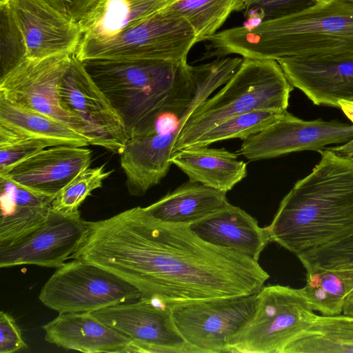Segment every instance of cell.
<instances>
[{
    "label": "cell",
    "mask_w": 353,
    "mask_h": 353,
    "mask_svg": "<svg viewBox=\"0 0 353 353\" xmlns=\"http://www.w3.org/2000/svg\"><path fill=\"white\" fill-rule=\"evenodd\" d=\"M70 259L101 267L137 288L141 298L169 306L256 294L270 277L258 261L205 241L188 225L159 220L141 207L88 221Z\"/></svg>",
    "instance_id": "1"
},
{
    "label": "cell",
    "mask_w": 353,
    "mask_h": 353,
    "mask_svg": "<svg viewBox=\"0 0 353 353\" xmlns=\"http://www.w3.org/2000/svg\"><path fill=\"white\" fill-rule=\"evenodd\" d=\"M205 41V57L236 54L278 61L353 52V0L314 3L252 28L218 32Z\"/></svg>",
    "instance_id": "2"
},
{
    "label": "cell",
    "mask_w": 353,
    "mask_h": 353,
    "mask_svg": "<svg viewBox=\"0 0 353 353\" xmlns=\"http://www.w3.org/2000/svg\"><path fill=\"white\" fill-rule=\"evenodd\" d=\"M281 200L266 226L270 241L296 256L353 234V161L326 148Z\"/></svg>",
    "instance_id": "3"
},
{
    "label": "cell",
    "mask_w": 353,
    "mask_h": 353,
    "mask_svg": "<svg viewBox=\"0 0 353 353\" xmlns=\"http://www.w3.org/2000/svg\"><path fill=\"white\" fill-rule=\"evenodd\" d=\"M121 117L132 139L148 132L165 101L188 76L185 61L89 59L81 61Z\"/></svg>",
    "instance_id": "4"
},
{
    "label": "cell",
    "mask_w": 353,
    "mask_h": 353,
    "mask_svg": "<svg viewBox=\"0 0 353 353\" xmlns=\"http://www.w3.org/2000/svg\"><path fill=\"white\" fill-rule=\"evenodd\" d=\"M293 88L276 61L243 58L223 87L188 118L173 153L190 148L203 134L235 116L256 110L286 111Z\"/></svg>",
    "instance_id": "5"
},
{
    "label": "cell",
    "mask_w": 353,
    "mask_h": 353,
    "mask_svg": "<svg viewBox=\"0 0 353 353\" xmlns=\"http://www.w3.org/2000/svg\"><path fill=\"white\" fill-rule=\"evenodd\" d=\"M196 43L190 23L165 7L112 37L81 40L75 56L79 61L99 58L185 61Z\"/></svg>",
    "instance_id": "6"
},
{
    "label": "cell",
    "mask_w": 353,
    "mask_h": 353,
    "mask_svg": "<svg viewBox=\"0 0 353 353\" xmlns=\"http://www.w3.org/2000/svg\"><path fill=\"white\" fill-rule=\"evenodd\" d=\"M316 316L302 288L263 286L252 316L228 340L226 352L283 353Z\"/></svg>",
    "instance_id": "7"
},
{
    "label": "cell",
    "mask_w": 353,
    "mask_h": 353,
    "mask_svg": "<svg viewBox=\"0 0 353 353\" xmlns=\"http://www.w3.org/2000/svg\"><path fill=\"white\" fill-rule=\"evenodd\" d=\"M141 297L140 291L121 277L77 259L57 268L39 295L45 306L59 314L93 312Z\"/></svg>",
    "instance_id": "8"
},
{
    "label": "cell",
    "mask_w": 353,
    "mask_h": 353,
    "mask_svg": "<svg viewBox=\"0 0 353 353\" xmlns=\"http://www.w3.org/2000/svg\"><path fill=\"white\" fill-rule=\"evenodd\" d=\"M257 293L191 301L171 306L178 330L198 353L226 352L228 340L252 316Z\"/></svg>",
    "instance_id": "9"
},
{
    "label": "cell",
    "mask_w": 353,
    "mask_h": 353,
    "mask_svg": "<svg viewBox=\"0 0 353 353\" xmlns=\"http://www.w3.org/2000/svg\"><path fill=\"white\" fill-rule=\"evenodd\" d=\"M59 96L62 108L82 123L90 144L122 152L128 140L123 123L75 54L61 78Z\"/></svg>",
    "instance_id": "10"
},
{
    "label": "cell",
    "mask_w": 353,
    "mask_h": 353,
    "mask_svg": "<svg viewBox=\"0 0 353 353\" xmlns=\"http://www.w3.org/2000/svg\"><path fill=\"white\" fill-rule=\"evenodd\" d=\"M106 325L129 337V353H198L182 336L171 306L147 298L92 312Z\"/></svg>",
    "instance_id": "11"
},
{
    "label": "cell",
    "mask_w": 353,
    "mask_h": 353,
    "mask_svg": "<svg viewBox=\"0 0 353 353\" xmlns=\"http://www.w3.org/2000/svg\"><path fill=\"white\" fill-rule=\"evenodd\" d=\"M352 139V124L321 119L305 121L286 110L270 125L244 140L238 154L254 161L303 150L319 152L326 145L344 144Z\"/></svg>",
    "instance_id": "12"
},
{
    "label": "cell",
    "mask_w": 353,
    "mask_h": 353,
    "mask_svg": "<svg viewBox=\"0 0 353 353\" xmlns=\"http://www.w3.org/2000/svg\"><path fill=\"white\" fill-rule=\"evenodd\" d=\"M73 54L28 59L0 77V97L61 121L85 137L82 123L62 108L59 96L61 78Z\"/></svg>",
    "instance_id": "13"
},
{
    "label": "cell",
    "mask_w": 353,
    "mask_h": 353,
    "mask_svg": "<svg viewBox=\"0 0 353 353\" xmlns=\"http://www.w3.org/2000/svg\"><path fill=\"white\" fill-rule=\"evenodd\" d=\"M88 229L80 212H50L40 225L19 239L0 245V268L35 265L59 268L76 251Z\"/></svg>",
    "instance_id": "14"
},
{
    "label": "cell",
    "mask_w": 353,
    "mask_h": 353,
    "mask_svg": "<svg viewBox=\"0 0 353 353\" xmlns=\"http://www.w3.org/2000/svg\"><path fill=\"white\" fill-rule=\"evenodd\" d=\"M5 1L22 32L29 59L75 54L82 37L79 23L43 0Z\"/></svg>",
    "instance_id": "15"
},
{
    "label": "cell",
    "mask_w": 353,
    "mask_h": 353,
    "mask_svg": "<svg viewBox=\"0 0 353 353\" xmlns=\"http://www.w3.org/2000/svg\"><path fill=\"white\" fill-rule=\"evenodd\" d=\"M294 88L316 105L353 101V52L276 61Z\"/></svg>",
    "instance_id": "16"
},
{
    "label": "cell",
    "mask_w": 353,
    "mask_h": 353,
    "mask_svg": "<svg viewBox=\"0 0 353 353\" xmlns=\"http://www.w3.org/2000/svg\"><path fill=\"white\" fill-rule=\"evenodd\" d=\"M91 161V151L83 147L51 146L34 154L0 176L55 197L77 174L89 168Z\"/></svg>",
    "instance_id": "17"
},
{
    "label": "cell",
    "mask_w": 353,
    "mask_h": 353,
    "mask_svg": "<svg viewBox=\"0 0 353 353\" xmlns=\"http://www.w3.org/2000/svg\"><path fill=\"white\" fill-rule=\"evenodd\" d=\"M42 328L47 342L85 353H129L132 342L92 312L59 314Z\"/></svg>",
    "instance_id": "18"
},
{
    "label": "cell",
    "mask_w": 353,
    "mask_h": 353,
    "mask_svg": "<svg viewBox=\"0 0 353 353\" xmlns=\"http://www.w3.org/2000/svg\"><path fill=\"white\" fill-rule=\"evenodd\" d=\"M189 225L205 241L258 261L270 241L266 228L241 208L230 205Z\"/></svg>",
    "instance_id": "19"
},
{
    "label": "cell",
    "mask_w": 353,
    "mask_h": 353,
    "mask_svg": "<svg viewBox=\"0 0 353 353\" xmlns=\"http://www.w3.org/2000/svg\"><path fill=\"white\" fill-rule=\"evenodd\" d=\"M54 198L0 176V245L19 239L43 223Z\"/></svg>",
    "instance_id": "20"
},
{
    "label": "cell",
    "mask_w": 353,
    "mask_h": 353,
    "mask_svg": "<svg viewBox=\"0 0 353 353\" xmlns=\"http://www.w3.org/2000/svg\"><path fill=\"white\" fill-rule=\"evenodd\" d=\"M238 155L225 148L195 146L173 153L170 161L190 181L226 193L247 176V164Z\"/></svg>",
    "instance_id": "21"
},
{
    "label": "cell",
    "mask_w": 353,
    "mask_h": 353,
    "mask_svg": "<svg viewBox=\"0 0 353 353\" xmlns=\"http://www.w3.org/2000/svg\"><path fill=\"white\" fill-rule=\"evenodd\" d=\"M230 205L225 192L188 180L144 208L162 221L190 225Z\"/></svg>",
    "instance_id": "22"
},
{
    "label": "cell",
    "mask_w": 353,
    "mask_h": 353,
    "mask_svg": "<svg viewBox=\"0 0 353 353\" xmlns=\"http://www.w3.org/2000/svg\"><path fill=\"white\" fill-rule=\"evenodd\" d=\"M0 133L36 139L50 146L90 145L87 138L65 123L0 97Z\"/></svg>",
    "instance_id": "23"
},
{
    "label": "cell",
    "mask_w": 353,
    "mask_h": 353,
    "mask_svg": "<svg viewBox=\"0 0 353 353\" xmlns=\"http://www.w3.org/2000/svg\"><path fill=\"white\" fill-rule=\"evenodd\" d=\"M179 0H99L79 23L81 40L112 37Z\"/></svg>",
    "instance_id": "24"
},
{
    "label": "cell",
    "mask_w": 353,
    "mask_h": 353,
    "mask_svg": "<svg viewBox=\"0 0 353 353\" xmlns=\"http://www.w3.org/2000/svg\"><path fill=\"white\" fill-rule=\"evenodd\" d=\"M353 352V316L316 315L283 353Z\"/></svg>",
    "instance_id": "25"
},
{
    "label": "cell",
    "mask_w": 353,
    "mask_h": 353,
    "mask_svg": "<svg viewBox=\"0 0 353 353\" xmlns=\"http://www.w3.org/2000/svg\"><path fill=\"white\" fill-rule=\"evenodd\" d=\"M192 26L196 43L217 32L232 12L244 8V0H179L166 7Z\"/></svg>",
    "instance_id": "26"
},
{
    "label": "cell",
    "mask_w": 353,
    "mask_h": 353,
    "mask_svg": "<svg viewBox=\"0 0 353 353\" xmlns=\"http://www.w3.org/2000/svg\"><path fill=\"white\" fill-rule=\"evenodd\" d=\"M302 289L314 311L324 316L343 314L349 289L340 273L323 268L307 270L306 283Z\"/></svg>",
    "instance_id": "27"
},
{
    "label": "cell",
    "mask_w": 353,
    "mask_h": 353,
    "mask_svg": "<svg viewBox=\"0 0 353 353\" xmlns=\"http://www.w3.org/2000/svg\"><path fill=\"white\" fill-rule=\"evenodd\" d=\"M281 113L270 110H256L235 116L203 134L190 147L208 146L234 138L244 141L270 125Z\"/></svg>",
    "instance_id": "28"
},
{
    "label": "cell",
    "mask_w": 353,
    "mask_h": 353,
    "mask_svg": "<svg viewBox=\"0 0 353 353\" xmlns=\"http://www.w3.org/2000/svg\"><path fill=\"white\" fill-rule=\"evenodd\" d=\"M296 256L306 270L323 268L341 273L348 280L351 290L353 289V234Z\"/></svg>",
    "instance_id": "29"
},
{
    "label": "cell",
    "mask_w": 353,
    "mask_h": 353,
    "mask_svg": "<svg viewBox=\"0 0 353 353\" xmlns=\"http://www.w3.org/2000/svg\"><path fill=\"white\" fill-rule=\"evenodd\" d=\"M105 165L87 168L77 174L54 198L52 210L65 214L79 212V208L91 192L102 186L112 171H105Z\"/></svg>",
    "instance_id": "30"
},
{
    "label": "cell",
    "mask_w": 353,
    "mask_h": 353,
    "mask_svg": "<svg viewBox=\"0 0 353 353\" xmlns=\"http://www.w3.org/2000/svg\"><path fill=\"white\" fill-rule=\"evenodd\" d=\"M1 77L28 58L22 32L5 0L0 1Z\"/></svg>",
    "instance_id": "31"
},
{
    "label": "cell",
    "mask_w": 353,
    "mask_h": 353,
    "mask_svg": "<svg viewBox=\"0 0 353 353\" xmlns=\"http://www.w3.org/2000/svg\"><path fill=\"white\" fill-rule=\"evenodd\" d=\"M50 147L46 142L0 133V176L34 154Z\"/></svg>",
    "instance_id": "32"
},
{
    "label": "cell",
    "mask_w": 353,
    "mask_h": 353,
    "mask_svg": "<svg viewBox=\"0 0 353 353\" xmlns=\"http://www.w3.org/2000/svg\"><path fill=\"white\" fill-rule=\"evenodd\" d=\"M312 4L307 0H244L243 10L259 9L266 20L292 14Z\"/></svg>",
    "instance_id": "33"
},
{
    "label": "cell",
    "mask_w": 353,
    "mask_h": 353,
    "mask_svg": "<svg viewBox=\"0 0 353 353\" xmlns=\"http://www.w3.org/2000/svg\"><path fill=\"white\" fill-rule=\"evenodd\" d=\"M0 353H13L27 349L21 330L7 312H0Z\"/></svg>",
    "instance_id": "34"
},
{
    "label": "cell",
    "mask_w": 353,
    "mask_h": 353,
    "mask_svg": "<svg viewBox=\"0 0 353 353\" xmlns=\"http://www.w3.org/2000/svg\"><path fill=\"white\" fill-rule=\"evenodd\" d=\"M70 20L80 23L99 0H43Z\"/></svg>",
    "instance_id": "35"
},
{
    "label": "cell",
    "mask_w": 353,
    "mask_h": 353,
    "mask_svg": "<svg viewBox=\"0 0 353 353\" xmlns=\"http://www.w3.org/2000/svg\"><path fill=\"white\" fill-rule=\"evenodd\" d=\"M339 105L353 125V101L341 100L339 102Z\"/></svg>",
    "instance_id": "36"
},
{
    "label": "cell",
    "mask_w": 353,
    "mask_h": 353,
    "mask_svg": "<svg viewBox=\"0 0 353 353\" xmlns=\"http://www.w3.org/2000/svg\"><path fill=\"white\" fill-rule=\"evenodd\" d=\"M343 314L353 316V289L345 296Z\"/></svg>",
    "instance_id": "37"
},
{
    "label": "cell",
    "mask_w": 353,
    "mask_h": 353,
    "mask_svg": "<svg viewBox=\"0 0 353 353\" xmlns=\"http://www.w3.org/2000/svg\"><path fill=\"white\" fill-rule=\"evenodd\" d=\"M348 154L350 158L353 161V140L348 145Z\"/></svg>",
    "instance_id": "38"
},
{
    "label": "cell",
    "mask_w": 353,
    "mask_h": 353,
    "mask_svg": "<svg viewBox=\"0 0 353 353\" xmlns=\"http://www.w3.org/2000/svg\"><path fill=\"white\" fill-rule=\"evenodd\" d=\"M314 3H329L335 0H312Z\"/></svg>",
    "instance_id": "39"
}]
</instances>
